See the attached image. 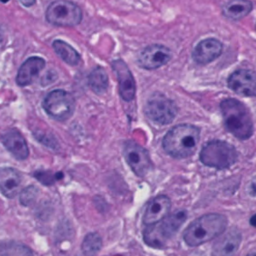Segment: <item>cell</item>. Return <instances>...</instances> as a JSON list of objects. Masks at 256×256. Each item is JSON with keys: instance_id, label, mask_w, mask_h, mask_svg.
Listing matches in <instances>:
<instances>
[{"instance_id": "277c9868", "label": "cell", "mask_w": 256, "mask_h": 256, "mask_svg": "<svg viewBox=\"0 0 256 256\" xmlns=\"http://www.w3.org/2000/svg\"><path fill=\"white\" fill-rule=\"evenodd\" d=\"M185 220L186 212L180 210L164 217L156 223L149 224L143 233L145 243L154 248L164 247L167 241L178 231Z\"/></svg>"}, {"instance_id": "44dd1931", "label": "cell", "mask_w": 256, "mask_h": 256, "mask_svg": "<svg viewBox=\"0 0 256 256\" xmlns=\"http://www.w3.org/2000/svg\"><path fill=\"white\" fill-rule=\"evenodd\" d=\"M88 84L95 93H104L108 87V76L106 71L102 67L94 68L89 75Z\"/></svg>"}, {"instance_id": "484cf974", "label": "cell", "mask_w": 256, "mask_h": 256, "mask_svg": "<svg viewBox=\"0 0 256 256\" xmlns=\"http://www.w3.org/2000/svg\"><path fill=\"white\" fill-rule=\"evenodd\" d=\"M248 191H249V194L252 195V196H256V177H254L250 184H249V187H248Z\"/></svg>"}, {"instance_id": "7a4b0ae2", "label": "cell", "mask_w": 256, "mask_h": 256, "mask_svg": "<svg viewBox=\"0 0 256 256\" xmlns=\"http://www.w3.org/2000/svg\"><path fill=\"white\" fill-rule=\"evenodd\" d=\"M227 218L222 214L210 213L195 219L184 231L183 239L188 246H199L223 233Z\"/></svg>"}, {"instance_id": "e0dca14e", "label": "cell", "mask_w": 256, "mask_h": 256, "mask_svg": "<svg viewBox=\"0 0 256 256\" xmlns=\"http://www.w3.org/2000/svg\"><path fill=\"white\" fill-rule=\"evenodd\" d=\"M45 61L41 57H30L20 67L17 74V84L26 86L33 82L39 72L44 68Z\"/></svg>"}, {"instance_id": "ac0fdd59", "label": "cell", "mask_w": 256, "mask_h": 256, "mask_svg": "<svg viewBox=\"0 0 256 256\" xmlns=\"http://www.w3.org/2000/svg\"><path fill=\"white\" fill-rule=\"evenodd\" d=\"M21 175L14 168H0V191L7 198H14L19 192Z\"/></svg>"}, {"instance_id": "603a6c76", "label": "cell", "mask_w": 256, "mask_h": 256, "mask_svg": "<svg viewBox=\"0 0 256 256\" xmlns=\"http://www.w3.org/2000/svg\"><path fill=\"white\" fill-rule=\"evenodd\" d=\"M62 176L63 174L61 172L53 173L51 171H37L34 173V177L45 185L53 184L55 181L62 178Z\"/></svg>"}, {"instance_id": "2e32d148", "label": "cell", "mask_w": 256, "mask_h": 256, "mask_svg": "<svg viewBox=\"0 0 256 256\" xmlns=\"http://www.w3.org/2000/svg\"><path fill=\"white\" fill-rule=\"evenodd\" d=\"M241 235L238 230L231 228L225 233H221L217 241L213 245V254L230 255L234 253L240 244Z\"/></svg>"}, {"instance_id": "f546056e", "label": "cell", "mask_w": 256, "mask_h": 256, "mask_svg": "<svg viewBox=\"0 0 256 256\" xmlns=\"http://www.w3.org/2000/svg\"><path fill=\"white\" fill-rule=\"evenodd\" d=\"M0 1H1V2H3V3H6V2H7V1H9V0H0Z\"/></svg>"}, {"instance_id": "7402d4cb", "label": "cell", "mask_w": 256, "mask_h": 256, "mask_svg": "<svg viewBox=\"0 0 256 256\" xmlns=\"http://www.w3.org/2000/svg\"><path fill=\"white\" fill-rule=\"evenodd\" d=\"M102 247V240L97 233H89L85 236L82 243V251L87 254H96Z\"/></svg>"}, {"instance_id": "52a82bcc", "label": "cell", "mask_w": 256, "mask_h": 256, "mask_svg": "<svg viewBox=\"0 0 256 256\" xmlns=\"http://www.w3.org/2000/svg\"><path fill=\"white\" fill-rule=\"evenodd\" d=\"M145 113L153 122L161 125L169 124L177 114L175 103L163 94H153L146 103Z\"/></svg>"}, {"instance_id": "cb8c5ba5", "label": "cell", "mask_w": 256, "mask_h": 256, "mask_svg": "<svg viewBox=\"0 0 256 256\" xmlns=\"http://www.w3.org/2000/svg\"><path fill=\"white\" fill-rule=\"evenodd\" d=\"M1 253H3V254H21V255H26V254H32V251L28 247L22 246L21 244L9 243V244L3 245Z\"/></svg>"}, {"instance_id": "8992f818", "label": "cell", "mask_w": 256, "mask_h": 256, "mask_svg": "<svg viewBox=\"0 0 256 256\" xmlns=\"http://www.w3.org/2000/svg\"><path fill=\"white\" fill-rule=\"evenodd\" d=\"M46 20L56 26L74 27L82 20L81 8L68 0H55L46 9Z\"/></svg>"}, {"instance_id": "30bf717a", "label": "cell", "mask_w": 256, "mask_h": 256, "mask_svg": "<svg viewBox=\"0 0 256 256\" xmlns=\"http://www.w3.org/2000/svg\"><path fill=\"white\" fill-rule=\"evenodd\" d=\"M171 58V51L164 45L152 44L144 48L139 57L138 64L140 67L153 70L166 64Z\"/></svg>"}, {"instance_id": "d6986e66", "label": "cell", "mask_w": 256, "mask_h": 256, "mask_svg": "<svg viewBox=\"0 0 256 256\" xmlns=\"http://www.w3.org/2000/svg\"><path fill=\"white\" fill-rule=\"evenodd\" d=\"M253 9L250 0H229L222 6V14L232 20H240Z\"/></svg>"}, {"instance_id": "8fae6325", "label": "cell", "mask_w": 256, "mask_h": 256, "mask_svg": "<svg viewBox=\"0 0 256 256\" xmlns=\"http://www.w3.org/2000/svg\"><path fill=\"white\" fill-rule=\"evenodd\" d=\"M227 83L228 87L239 95L256 96V73L251 70L241 69L233 72Z\"/></svg>"}, {"instance_id": "ba28073f", "label": "cell", "mask_w": 256, "mask_h": 256, "mask_svg": "<svg viewBox=\"0 0 256 256\" xmlns=\"http://www.w3.org/2000/svg\"><path fill=\"white\" fill-rule=\"evenodd\" d=\"M43 108L53 118L63 121L73 114L75 101L70 93L64 90H54L45 97Z\"/></svg>"}, {"instance_id": "9c48e42d", "label": "cell", "mask_w": 256, "mask_h": 256, "mask_svg": "<svg viewBox=\"0 0 256 256\" xmlns=\"http://www.w3.org/2000/svg\"><path fill=\"white\" fill-rule=\"evenodd\" d=\"M123 154L133 172L140 177L146 175L152 167L148 151L133 141H127L124 144Z\"/></svg>"}, {"instance_id": "83f0119b", "label": "cell", "mask_w": 256, "mask_h": 256, "mask_svg": "<svg viewBox=\"0 0 256 256\" xmlns=\"http://www.w3.org/2000/svg\"><path fill=\"white\" fill-rule=\"evenodd\" d=\"M250 222H251V224H252L254 227H256V215H254V216L251 218Z\"/></svg>"}, {"instance_id": "d4e9b609", "label": "cell", "mask_w": 256, "mask_h": 256, "mask_svg": "<svg viewBox=\"0 0 256 256\" xmlns=\"http://www.w3.org/2000/svg\"><path fill=\"white\" fill-rule=\"evenodd\" d=\"M37 191L38 189L34 186H30L25 188L22 192H21V196H20V201L23 205H28L30 204L33 199L36 197L37 195Z\"/></svg>"}, {"instance_id": "5bb4252c", "label": "cell", "mask_w": 256, "mask_h": 256, "mask_svg": "<svg viewBox=\"0 0 256 256\" xmlns=\"http://www.w3.org/2000/svg\"><path fill=\"white\" fill-rule=\"evenodd\" d=\"M171 207L170 199L165 195H159L153 198L147 205L143 222L146 225L156 223L167 216Z\"/></svg>"}, {"instance_id": "3957f363", "label": "cell", "mask_w": 256, "mask_h": 256, "mask_svg": "<svg viewBox=\"0 0 256 256\" xmlns=\"http://www.w3.org/2000/svg\"><path fill=\"white\" fill-rule=\"evenodd\" d=\"M224 125L236 138L248 139L253 133V123L246 106L234 98H228L220 105Z\"/></svg>"}, {"instance_id": "ffe728a7", "label": "cell", "mask_w": 256, "mask_h": 256, "mask_svg": "<svg viewBox=\"0 0 256 256\" xmlns=\"http://www.w3.org/2000/svg\"><path fill=\"white\" fill-rule=\"evenodd\" d=\"M52 45L57 55L64 62L70 65H77L79 63L80 54L68 43L63 40H55Z\"/></svg>"}, {"instance_id": "7c38bea8", "label": "cell", "mask_w": 256, "mask_h": 256, "mask_svg": "<svg viewBox=\"0 0 256 256\" xmlns=\"http://www.w3.org/2000/svg\"><path fill=\"white\" fill-rule=\"evenodd\" d=\"M112 68L115 71L118 83H119V93L123 100L129 102L133 100L135 96V81L126 63L120 59L112 62Z\"/></svg>"}, {"instance_id": "9a60e30c", "label": "cell", "mask_w": 256, "mask_h": 256, "mask_svg": "<svg viewBox=\"0 0 256 256\" xmlns=\"http://www.w3.org/2000/svg\"><path fill=\"white\" fill-rule=\"evenodd\" d=\"M2 143L8 151L18 160H24L29 155V149L24 137L16 130L11 129L4 133L1 138Z\"/></svg>"}, {"instance_id": "f1b7e54d", "label": "cell", "mask_w": 256, "mask_h": 256, "mask_svg": "<svg viewBox=\"0 0 256 256\" xmlns=\"http://www.w3.org/2000/svg\"><path fill=\"white\" fill-rule=\"evenodd\" d=\"M2 39H3V33H2V31H1V29H0V42L2 41Z\"/></svg>"}, {"instance_id": "5b68a950", "label": "cell", "mask_w": 256, "mask_h": 256, "mask_svg": "<svg viewBox=\"0 0 256 256\" xmlns=\"http://www.w3.org/2000/svg\"><path fill=\"white\" fill-rule=\"evenodd\" d=\"M237 151L228 142L213 140L206 143L200 152V161L209 167L225 169L232 166L237 160Z\"/></svg>"}, {"instance_id": "6da1fadb", "label": "cell", "mask_w": 256, "mask_h": 256, "mask_svg": "<svg viewBox=\"0 0 256 256\" xmlns=\"http://www.w3.org/2000/svg\"><path fill=\"white\" fill-rule=\"evenodd\" d=\"M199 129L191 124H179L171 128L163 138V148L173 158L182 159L191 156L198 145Z\"/></svg>"}, {"instance_id": "4316f807", "label": "cell", "mask_w": 256, "mask_h": 256, "mask_svg": "<svg viewBox=\"0 0 256 256\" xmlns=\"http://www.w3.org/2000/svg\"><path fill=\"white\" fill-rule=\"evenodd\" d=\"M25 7H31L35 4L36 0H19Z\"/></svg>"}, {"instance_id": "4fadbf2b", "label": "cell", "mask_w": 256, "mask_h": 256, "mask_svg": "<svg viewBox=\"0 0 256 256\" xmlns=\"http://www.w3.org/2000/svg\"><path fill=\"white\" fill-rule=\"evenodd\" d=\"M223 50L222 43L215 38L200 41L192 52L193 60L198 64H207L220 56Z\"/></svg>"}]
</instances>
